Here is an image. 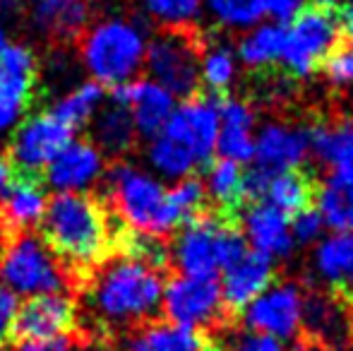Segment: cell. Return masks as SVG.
Instances as JSON below:
<instances>
[{
    "mask_svg": "<svg viewBox=\"0 0 353 351\" xmlns=\"http://www.w3.org/2000/svg\"><path fill=\"white\" fill-rule=\"evenodd\" d=\"M123 255L137 260L142 265H149L154 270L163 272V267L168 263V248L159 236L140 234V231H130L128 239H123Z\"/></svg>",
    "mask_w": 353,
    "mask_h": 351,
    "instance_id": "38",
    "label": "cell"
},
{
    "mask_svg": "<svg viewBox=\"0 0 353 351\" xmlns=\"http://www.w3.org/2000/svg\"><path fill=\"white\" fill-rule=\"evenodd\" d=\"M248 250L241 231L214 217H195L178 229L168 260L185 277H216Z\"/></svg>",
    "mask_w": 353,
    "mask_h": 351,
    "instance_id": "5",
    "label": "cell"
},
{
    "mask_svg": "<svg viewBox=\"0 0 353 351\" xmlns=\"http://www.w3.org/2000/svg\"><path fill=\"white\" fill-rule=\"evenodd\" d=\"M221 274L223 279L219 281V286H221L223 305L231 310H243L255 296H260L272 284V279H274V260L248 248Z\"/></svg>",
    "mask_w": 353,
    "mask_h": 351,
    "instance_id": "20",
    "label": "cell"
},
{
    "mask_svg": "<svg viewBox=\"0 0 353 351\" xmlns=\"http://www.w3.org/2000/svg\"><path fill=\"white\" fill-rule=\"evenodd\" d=\"M317 351H330V349H317Z\"/></svg>",
    "mask_w": 353,
    "mask_h": 351,
    "instance_id": "50",
    "label": "cell"
},
{
    "mask_svg": "<svg viewBox=\"0 0 353 351\" xmlns=\"http://www.w3.org/2000/svg\"><path fill=\"white\" fill-rule=\"evenodd\" d=\"M39 226L41 239L58 255V260L74 270L103 263L113 245L108 212L89 192H56L48 197Z\"/></svg>",
    "mask_w": 353,
    "mask_h": 351,
    "instance_id": "2",
    "label": "cell"
},
{
    "mask_svg": "<svg viewBox=\"0 0 353 351\" xmlns=\"http://www.w3.org/2000/svg\"><path fill=\"white\" fill-rule=\"evenodd\" d=\"M89 0H34L32 24L43 37L72 41L89 27Z\"/></svg>",
    "mask_w": 353,
    "mask_h": 351,
    "instance_id": "23",
    "label": "cell"
},
{
    "mask_svg": "<svg viewBox=\"0 0 353 351\" xmlns=\"http://www.w3.org/2000/svg\"><path fill=\"white\" fill-rule=\"evenodd\" d=\"M305 291L296 281H272L243 308L245 330L270 334L281 342L296 339L305 318Z\"/></svg>",
    "mask_w": 353,
    "mask_h": 351,
    "instance_id": "11",
    "label": "cell"
},
{
    "mask_svg": "<svg viewBox=\"0 0 353 351\" xmlns=\"http://www.w3.org/2000/svg\"><path fill=\"white\" fill-rule=\"evenodd\" d=\"M315 3V8H325V10H332L334 5H339L341 0H312Z\"/></svg>",
    "mask_w": 353,
    "mask_h": 351,
    "instance_id": "47",
    "label": "cell"
},
{
    "mask_svg": "<svg viewBox=\"0 0 353 351\" xmlns=\"http://www.w3.org/2000/svg\"><path fill=\"white\" fill-rule=\"evenodd\" d=\"M144 157H147V171L163 183H176L181 178L192 176L197 166H200L195 157L181 142H176L171 135H166V132L149 137Z\"/></svg>",
    "mask_w": 353,
    "mask_h": 351,
    "instance_id": "29",
    "label": "cell"
},
{
    "mask_svg": "<svg viewBox=\"0 0 353 351\" xmlns=\"http://www.w3.org/2000/svg\"><path fill=\"white\" fill-rule=\"evenodd\" d=\"M14 351H77L68 337L61 339H22Z\"/></svg>",
    "mask_w": 353,
    "mask_h": 351,
    "instance_id": "44",
    "label": "cell"
},
{
    "mask_svg": "<svg viewBox=\"0 0 353 351\" xmlns=\"http://www.w3.org/2000/svg\"><path fill=\"white\" fill-rule=\"evenodd\" d=\"M128 351H212L200 330L163 323H149L132 337Z\"/></svg>",
    "mask_w": 353,
    "mask_h": 351,
    "instance_id": "27",
    "label": "cell"
},
{
    "mask_svg": "<svg viewBox=\"0 0 353 351\" xmlns=\"http://www.w3.org/2000/svg\"><path fill=\"white\" fill-rule=\"evenodd\" d=\"M231 351H286V344L270 334L255 332V330H243L233 334Z\"/></svg>",
    "mask_w": 353,
    "mask_h": 351,
    "instance_id": "42",
    "label": "cell"
},
{
    "mask_svg": "<svg viewBox=\"0 0 353 351\" xmlns=\"http://www.w3.org/2000/svg\"><path fill=\"white\" fill-rule=\"evenodd\" d=\"M303 328L310 330V334L317 342L325 344V349L336 351L344 347L351 334V315L336 299L315 294L305 299Z\"/></svg>",
    "mask_w": 353,
    "mask_h": 351,
    "instance_id": "24",
    "label": "cell"
},
{
    "mask_svg": "<svg viewBox=\"0 0 353 351\" xmlns=\"http://www.w3.org/2000/svg\"><path fill=\"white\" fill-rule=\"evenodd\" d=\"M5 3H19V0H5Z\"/></svg>",
    "mask_w": 353,
    "mask_h": 351,
    "instance_id": "49",
    "label": "cell"
},
{
    "mask_svg": "<svg viewBox=\"0 0 353 351\" xmlns=\"http://www.w3.org/2000/svg\"><path fill=\"white\" fill-rule=\"evenodd\" d=\"M310 157V130L288 121H267L257 126L252 169L265 176L296 171Z\"/></svg>",
    "mask_w": 353,
    "mask_h": 351,
    "instance_id": "13",
    "label": "cell"
},
{
    "mask_svg": "<svg viewBox=\"0 0 353 351\" xmlns=\"http://www.w3.org/2000/svg\"><path fill=\"white\" fill-rule=\"evenodd\" d=\"M108 99L128 108L137 137H147V140L166 128L178 106L176 97L149 77H137L132 82L113 87Z\"/></svg>",
    "mask_w": 353,
    "mask_h": 351,
    "instance_id": "15",
    "label": "cell"
},
{
    "mask_svg": "<svg viewBox=\"0 0 353 351\" xmlns=\"http://www.w3.org/2000/svg\"><path fill=\"white\" fill-rule=\"evenodd\" d=\"M161 132L181 142L195 157L197 164H207L216 154L219 101L210 97H188L176 106L171 121Z\"/></svg>",
    "mask_w": 353,
    "mask_h": 351,
    "instance_id": "14",
    "label": "cell"
},
{
    "mask_svg": "<svg viewBox=\"0 0 353 351\" xmlns=\"http://www.w3.org/2000/svg\"><path fill=\"white\" fill-rule=\"evenodd\" d=\"M257 135V116L245 99L226 97L219 101V135L216 154L245 164L252 159Z\"/></svg>",
    "mask_w": 353,
    "mask_h": 351,
    "instance_id": "19",
    "label": "cell"
},
{
    "mask_svg": "<svg viewBox=\"0 0 353 351\" xmlns=\"http://www.w3.org/2000/svg\"><path fill=\"white\" fill-rule=\"evenodd\" d=\"M19 299L17 294L0 284V349L8 347L12 337L17 334V313H19Z\"/></svg>",
    "mask_w": 353,
    "mask_h": 351,
    "instance_id": "40",
    "label": "cell"
},
{
    "mask_svg": "<svg viewBox=\"0 0 353 351\" xmlns=\"http://www.w3.org/2000/svg\"><path fill=\"white\" fill-rule=\"evenodd\" d=\"M341 37V24L332 10L307 8L283 29V51L279 66L286 75L307 80L315 70L336 51Z\"/></svg>",
    "mask_w": 353,
    "mask_h": 351,
    "instance_id": "7",
    "label": "cell"
},
{
    "mask_svg": "<svg viewBox=\"0 0 353 351\" xmlns=\"http://www.w3.org/2000/svg\"><path fill=\"white\" fill-rule=\"evenodd\" d=\"M77 323V305L65 291L24 299L17 313V334L22 339H61Z\"/></svg>",
    "mask_w": 353,
    "mask_h": 351,
    "instance_id": "17",
    "label": "cell"
},
{
    "mask_svg": "<svg viewBox=\"0 0 353 351\" xmlns=\"http://www.w3.org/2000/svg\"><path fill=\"white\" fill-rule=\"evenodd\" d=\"M166 197H168V207H171V214L176 217L178 226H183L185 221L200 217L202 207H205V200H207L202 181H197V178H192V176L171 183V188L166 190Z\"/></svg>",
    "mask_w": 353,
    "mask_h": 351,
    "instance_id": "37",
    "label": "cell"
},
{
    "mask_svg": "<svg viewBox=\"0 0 353 351\" xmlns=\"http://www.w3.org/2000/svg\"><path fill=\"white\" fill-rule=\"evenodd\" d=\"M10 43V39H8V32H5V24L0 22V51H3L5 46Z\"/></svg>",
    "mask_w": 353,
    "mask_h": 351,
    "instance_id": "48",
    "label": "cell"
},
{
    "mask_svg": "<svg viewBox=\"0 0 353 351\" xmlns=\"http://www.w3.org/2000/svg\"><path fill=\"white\" fill-rule=\"evenodd\" d=\"M0 284L19 299L68 289V270L41 234L17 231L0 248Z\"/></svg>",
    "mask_w": 353,
    "mask_h": 351,
    "instance_id": "6",
    "label": "cell"
},
{
    "mask_svg": "<svg viewBox=\"0 0 353 351\" xmlns=\"http://www.w3.org/2000/svg\"><path fill=\"white\" fill-rule=\"evenodd\" d=\"M325 77L330 80V85L344 89L353 87V46L351 48H339L325 61Z\"/></svg>",
    "mask_w": 353,
    "mask_h": 351,
    "instance_id": "41",
    "label": "cell"
},
{
    "mask_svg": "<svg viewBox=\"0 0 353 351\" xmlns=\"http://www.w3.org/2000/svg\"><path fill=\"white\" fill-rule=\"evenodd\" d=\"M12 176H14L12 164H10V161H8V157L0 154V195H3L5 188L10 185V181H12Z\"/></svg>",
    "mask_w": 353,
    "mask_h": 351,
    "instance_id": "45",
    "label": "cell"
},
{
    "mask_svg": "<svg viewBox=\"0 0 353 351\" xmlns=\"http://www.w3.org/2000/svg\"><path fill=\"white\" fill-rule=\"evenodd\" d=\"M310 197H312L310 183H307L305 176L298 174V171H283V174L267 176L260 192V200H265L267 205L276 207V210L288 217L305 210Z\"/></svg>",
    "mask_w": 353,
    "mask_h": 351,
    "instance_id": "33",
    "label": "cell"
},
{
    "mask_svg": "<svg viewBox=\"0 0 353 351\" xmlns=\"http://www.w3.org/2000/svg\"><path fill=\"white\" fill-rule=\"evenodd\" d=\"M310 154H315L330 169L353 166V116L322 123L310 130Z\"/></svg>",
    "mask_w": 353,
    "mask_h": 351,
    "instance_id": "30",
    "label": "cell"
},
{
    "mask_svg": "<svg viewBox=\"0 0 353 351\" xmlns=\"http://www.w3.org/2000/svg\"><path fill=\"white\" fill-rule=\"evenodd\" d=\"M241 63L228 41H212L200 51V85L210 92H228L238 80Z\"/></svg>",
    "mask_w": 353,
    "mask_h": 351,
    "instance_id": "32",
    "label": "cell"
},
{
    "mask_svg": "<svg viewBox=\"0 0 353 351\" xmlns=\"http://www.w3.org/2000/svg\"><path fill=\"white\" fill-rule=\"evenodd\" d=\"M241 236L245 239L248 248L267 255L270 260H283L296 250L288 214L267 205L265 200L252 202L243 210Z\"/></svg>",
    "mask_w": 353,
    "mask_h": 351,
    "instance_id": "18",
    "label": "cell"
},
{
    "mask_svg": "<svg viewBox=\"0 0 353 351\" xmlns=\"http://www.w3.org/2000/svg\"><path fill=\"white\" fill-rule=\"evenodd\" d=\"M70 140L74 132L51 111L32 113L10 135L8 161L22 176H39Z\"/></svg>",
    "mask_w": 353,
    "mask_h": 351,
    "instance_id": "9",
    "label": "cell"
},
{
    "mask_svg": "<svg viewBox=\"0 0 353 351\" xmlns=\"http://www.w3.org/2000/svg\"><path fill=\"white\" fill-rule=\"evenodd\" d=\"M140 5L149 22L171 32L195 27L205 12V0H140Z\"/></svg>",
    "mask_w": 353,
    "mask_h": 351,
    "instance_id": "35",
    "label": "cell"
},
{
    "mask_svg": "<svg viewBox=\"0 0 353 351\" xmlns=\"http://www.w3.org/2000/svg\"><path fill=\"white\" fill-rule=\"evenodd\" d=\"M283 51V27L274 22H260L255 27L245 29L236 46L238 63L250 70H267L272 66H279Z\"/></svg>",
    "mask_w": 353,
    "mask_h": 351,
    "instance_id": "28",
    "label": "cell"
},
{
    "mask_svg": "<svg viewBox=\"0 0 353 351\" xmlns=\"http://www.w3.org/2000/svg\"><path fill=\"white\" fill-rule=\"evenodd\" d=\"M205 195L219 207H233L245 197V169L231 159L212 161L205 174Z\"/></svg>",
    "mask_w": 353,
    "mask_h": 351,
    "instance_id": "34",
    "label": "cell"
},
{
    "mask_svg": "<svg viewBox=\"0 0 353 351\" xmlns=\"http://www.w3.org/2000/svg\"><path fill=\"white\" fill-rule=\"evenodd\" d=\"M106 154L92 140H70L46 166V185L56 192H89L103 181Z\"/></svg>",
    "mask_w": 353,
    "mask_h": 351,
    "instance_id": "16",
    "label": "cell"
},
{
    "mask_svg": "<svg viewBox=\"0 0 353 351\" xmlns=\"http://www.w3.org/2000/svg\"><path fill=\"white\" fill-rule=\"evenodd\" d=\"M144 70L149 80L166 87L173 97H192L200 87V46L188 32L163 29L149 39Z\"/></svg>",
    "mask_w": 353,
    "mask_h": 351,
    "instance_id": "8",
    "label": "cell"
},
{
    "mask_svg": "<svg viewBox=\"0 0 353 351\" xmlns=\"http://www.w3.org/2000/svg\"><path fill=\"white\" fill-rule=\"evenodd\" d=\"M106 106H101V111L94 116L92 126V137L94 145L103 152L106 157H121L135 145L137 132L132 126V118L128 113L125 106L111 101L106 97Z\"/></svg>",
    "mask_w": 353,
    "mask_h": 351,
    "instance_id": "26",
    "label": "cell"
},
{
    "mask_svg": "<svg viewBox=\"0 0 353 351\" xmlns=\"http://www.w3.org/2000/svg\"><path fill=\"white\" fill-rule=\"evenodd\" d=\"M310 265L325 284L353 291V234L322 236L315 243Z\"/></svg>",
    "mask_w": 353,
    "mask_h": 351,
    "instance_id": "25",
    "label": "cell"
},
{
    "mask_svg": "<svg viewBox=\"0 0 353 351\" xmlns=\"http://www.w3.org/2000/svg\"><path fill=\"white\" fill-rule=\"evenodd\" d=\"M48 205L46 185L37 176H12L0 195V219L14 231H32L41 224Z\"/></svg>",
    "mask_w": 353,
    "mask_h": 351,
    "instance_id": "21",
    "label": "cell"
},
{
    "mask_svg": "<svg viewBox=\"0 0 353 351\" xmlns=\"http://www.w3.org/2000/svg\"><path fill=\"white\" fill-rule=\"evenodd\" d=\"M147 43L149 37L140 22L128 17H106L82 32L79 56L94 82L113 89L140 77Z\"/></svg>",
    "mask_w": 353,
    "mask_h": 351,
    "instance_id": "3",
    "label": "cell"
},
{
    "mask_svg": "<svg viewBox=\"0 0 353 351\" xmlns=\"http://www.w3.org/2000/svg\"><path fill=\"white\" fill-rule=\"evenodd\" d=\"M221 286L216 277H185L178 274L163 284L161 310L163 318L173 325L190 330H207L223 315Z\"/></svg>",
    "mask_w": 353,
    "mask_h": 351,
    "instance_id": "10",
    "label": "cell"
},
{
    "mask_svg": "<svg viewBox=\"0 0 353 351\" xmlns=\"http://www.w3.org/2000/svg\"><path fill=\"white\" fill-rule=\"evenodd\" d=\"M39 63L37 56L24 43H8L0 51V137L12 135V130L27 118L37 92Z\"/></svg>",
    "mask_w": 353,
    "mask_h": 351,
    "instance_id": "12",
    "label": "cell"
},
{
    "mask_svg": "<svg viewBox=\"0 0 353 351\" xmlns=\"http://www.w3.org/2000/svg\"><path fill=\"white\" fill-rule=\"evenodd\" d=\"M315 212L325 221V229L353 234V166L327 171L315 192Z\"/></svg>",
    "mask_w": 353,
    "mask_h": 351,
    "instance_id": "22",
    "label": "cell"
},
{
    "mask_svg": "<svg viewBox=\"0 0 353 351\" xmlns=\"http://www.w3.org/2000/svg\"><path fill=\"white\" fill-rule=\"evenodd\" d=\"M103 185L113 212L130 231L163 239L181 229L168 207L166 183L149 174L147 169L118 161L106 169Z\"/></svg>",
    "mask_w": 353,
    "mask_h": 351,
    "instance_id": "4",
    "label": "cell"
},
{
    "mask_svg": "<svg viewBox=\"0 0 353 351\" xmlns=\"http://www.w3.org/2000/svg\"><path fill=\"white\" fill-rule=\"evenodd\" d=\"M339 24H341V32H346L353 39V3L346 5L344 14L339 17Z\"/></svg>",
    "mask_w": 353,
    "mask_h": 351,
    "instance_id": "46",
    "label": "cell"
},
{
    "mask_svg": "<svg viewBox=\"0 0 353 351\" xmlns=\"http://www.w3.org/2000/svg\"><path fill=\"white\" fill-rule=\"evenodd\" d=\"M163 272L121 255L101 263L87 291L89 310L106 328H135L161 310Z\"/></svg>",
    "mask_w": 353,
    "mask_h": 351,
    "instance_id": "1",
    "label": "cell"
},
{
    "mask_svg": "<svg viewBox=\"0 0 353 351\" xmlns=\"http://www.w3.org/2000/svg\"><path fill=\"white\" fill-rule=\"evenodd\" d=\"M305 10V0H265V17L274 24H291Z\"/></svg>",
    "mask_w": 353,
    "mask_h": 351,
    "instance_id": "43",
    "label": "cell"
},
{
    "mask_svg": "<svg viewBox=\"0 0 353 351\" xmlns=\"http://www.w3.org/2000/svg\"><path fill=\"white\" fill-rule=\"evenodd\" d=\"M205 12L219 27L245 32L265 22V0H205Z\"/></svg>",
    "mask_w": 353,
    "mask_h": 351,
    "instance_id": "36",
    "label": "cell"
},
{
    "mask_svg": "<svg viewBox=\"0 0 353 351\" xmlns=\"http://www.w3.org/2000/svg\"><path fill=\"white\" fill-rule=\"evenodd\" d=\"M103 103H106V87H101L94 80H87L82 85L72 87L68 94H63L53 103L51 113L58 121L65 123L72 132H77L94 121V116L101 111Z\"/></svg>",
    "mask_w": 353,
    "mask_h": 351,
    "instance_id": "31",
    "label": "cell"
},
{
    "mask_svg": "<svg viewBox=\"0 0 353 351\" xmlns=\"http://www.w3.org/2000/svg\"><path fill=\"white\" fill-rule=\"evenodd\" d=\"M291 224V236L296 245H315L325 236V221L315 210H301L288 217Z\"/></svg>",
    "mask_w": 353,
    "mask_h": 351,
    "instance_id": "39",
    "label": "cell"
}]
</instances>
